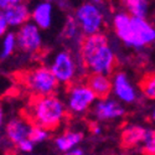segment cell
I'll use <instances>...</instances> for the list:
<instances>
[{
  "label": "cell",
  "instance_id": "28",
  "mask_svg": "<svg viewBox=\"0 0 155 155\" xmlns=\"http://www.w3.org/2000/svg\"><path fill=\"white\" fill-rule=\"evenodd\" d=\"M10 5L9 0H0V10H4Z\"/></svg>",
  "mask_w": 155,
  "mask_h": 155
},
{
  "label": "cell",
  "instance_id": "8",
  "mask_svg": "<svg viewBox=\"0 0 155 155\" xmlns=\"http://www.w3.org/2000/svg\"><path fill=\"white\" fill-rule=\"evenodd\" d=\"M18 48L26 55H34L42 47L41 29L31 20L18 28L16 31Z\"/></svg>",
  "mask_w": 155,
  "mask_h": 155
},
{
  "label": "cell",
  "instance_id": "19",
  "mask_svg": "<svg viewBox=\"0 0 155 155\" xmlns=\"http://www.w3.org/2000/svg\"><path fill=\"white\" fill-rule=\"evenodd\" d=\"M140 92L148 99L155 101V72L147 73L139 83Z\"/></svg>",
  "mask_w": 155,
  "mask_h": 155
},
{
  "label": "cell",
  "instance_id": "17",
  "mask_svg": "<svg viewBox=\"0 0 155 155\" xmlns=\"http://www.w3.org/2000/svg\"><path fill=\"white\" fill-rule=\"evenodd\" d=\"M16 47H18L16 32L8 31L2 38V45H0V61H5L10 56H12Z\"/></svg>",
  "mask_w": 155,
  "mask_h": 155
},
{
  "label": "cell",
  "instance_id": "22",
  "mask_svg": "<svg viewBox=\"0 0 155 155\" xmlns=\"http://www.w3.org/2000/svg\"><path fill=\"white\" fill-rule=\"evenodd\" d=\"M50 132L51 130H48V129H46V128H44L41 125L32 124L31 133H30V139L34 141L35 144L44 143V141H46L50 138Z\"/></svg>",
  "mask_w": 155,
  "mask_h": 155
},
{
  "label": "cell",
  "instance_id": "9",
  "mask_svg": "<svg viewBox=\"0 0 155 155\" xmlns=\"http://www.w3.org/2000/svg\"><path fill=\"white\" fill-rule=\"evenodd\" d=\"M92 115L98 122H107L122 118L125 114V108L123 107L122 102L117 98L113 99L110 97L98 98L91 108Z\"/></svg>",
  "mask_w": 155,
  "mask_h": 155
},
{
  "label": "cell",
  "instance_id": "10",
  "mask_svg": "<svg viewBox=\"0 0 155 155\" xmlns=\"http://www.w3.org/2000/svg\"><path fill=\"white\" fill-rule=\"evenodd\" d=\"M112 83L113 89L112 93L118 101L125 104H133L138 99V91L137 88L130 83V80L125 72L118 71L113 72L112 74Z\"/></svg>",
  "mask_w": 155,
  "mask_h": 155
},
{
  "label": "cell",
  "instance_id": "14",
  "mask_svg": "<svg viewBox=\"0 0 155 155\" xmlns=\"http://www.w3.org/2000/svg\"><path fill=\"white\" fill-rule=\"evenodd\" d=\"M87 84L92 88L97 98H107L110 97L113 83L112 77L104 73H89L87 77Z\"/></svg>",
  "mask_w": 155,
  "mask_h": 155
},
{
  "label": "cell",
  "instance_id": "29",
  "mask_svg": "<svg viewBox=\"0 0 155 155\" xmlns=\"http://www.w3.org/2000/svg\"><path fill=\"white\" fill-rule=\"evenodd\" d=\"M28 0H9V3H10V5L11 4H18V3H26Z\"/></svg>",
  "mask_w": 155,
  "mask_h": 155
},
{
  "label": "cell",
  "instance_id": "18",
  "mask_svg": "<svg viewBox=\"0 0 155 155\" xmlns=\"http://www.w3.org/2000/svg\"><path fill=\"white\" fill-rule=\"evenodd\" d=\"M127 11L133 16L145 18L148 14V0H122Z\"/></svg>",
  "mask_w": 155,
  "mask_h": 155
},
{
  "label": "cell",
  "instance_id": "30",
  "mask_svg": "<svg viewBox=\"0 0 155 155\" xmlns=\"http://www.w3.org/2000/svg\"><path fill=\"white\" fill-rule=\"evenodd\" d=\"M150 117H151V120H154V122H155V106H154V108H153V110H151Z\"/></svg>",
  "mask_w": 155,
  "mask_h": 155
},
{
  "label": "cell",
  "instance_id": "7",
  "mask_svg": "<svg viewBox=\"0 0 155 155\" xmlns=\"http://www.w3.org/2000/svg\"><path fill=\"white\" fill-rule=\"evenodd\" d=\"M84 66L89 73H104L113 74L117 64V57L109 44L101 46L98 50L83 61Z\"/></svg>",
  "mask_w": 155,
  "mask_h": 155
},
{
  "label": "cell",
  "instance_id": "6",
  "mask_svg": "<svg viewBox=\"0 0 155 155\" xmlns=\"http://www.w3.org/2000/svg\"><path fill=\"white\" fill-rule=\"evenodd\" d=\"M74 18L83 35H92L102 31L104 25V14L99 4L86 2L77 8Z\"/></svg>",
  "mask_w": 155,
  "mask_h": 155
},
{
  "label": "cell",
  "instance_id": "2",
  "mask_svg": "<svg viewBox=\"0 0 155 155\" xmlns=\"http://www.w3.org/2000/svg\"><path fill=\"white\" fill-rule=\"evenodd\" d=\"M67 112L66 103L56 94L34 96L29 104L26 117L32 124L41 125L52 132L63 123Z\"/></svg>",
  "mask_w": 155,
  "mask_h": 155
},
{
  "label": "cell",
  "instance_id": "5",
  "mask_svg": "<svg viewBox=\"0 0 155 155\" xmlns=\"http://www.w3.org/2000/svg\"><path fill=\"white\" fill-rule=\"evenodd\" d=\"M81 66H84L81 58H74V56L70 51L62 50L54 56L50 68L56 76L60 84L68 86L74 82L77 74L81 70Z\"/></svg>",
  "mask_w": 155,
  "mask_h": 155
},
{
  "label": "cell",
  "instance_id": "27",
  "mask_svg": "<svg viewBox=\"0 0 155 155\" xmlns=\"http://www.w3.org/2000/svg\"><path fill=\"white\" fill-rule=\"evenodd\" d=\"M3 124H4V112H3V108L0 107V133L3 130Z\"/></svg>",
  "mask_w": 155,
  "mask_h": 155
},
{
  "label": "cell",
  "instance_id": "31",
  "mask_svg": "<svg viewBox=\"0 0 155 155\" xmlns=\"http://www.w3.org/2000/svg\"><path fill=\"white\" fill-rule=\"evenodd\" d=\"M89 2L96 3V4H102V3H103V0H89Z\"/></svg>",
  "mask_w": 155,
  "mask_h": 155
},
{
  "label": "cell",
  "instance_id": "13",
  "mask_svg": "<svg viewBox=\"0 0 155 155\" xmlns=\"http://www.w3.org/2000/svg\"><path fill=\"white\" fill-rule=\"evenodd\" d=\"M10 28H20L21 25L31 20V9L26 3L11 4L3 10Z\"/></svg>",
  "mask_w": 155,
  "mask_h": 155
},
{
  "label": "cell",
  "instance_id": "1",
  "mask_svg": "<svg viewBox=\"0 0 155 155\" xmlns=\"http://www.w3.org/2000/svg\"><path fill=\"white\" fill-rule=\"evenodd\" d=\"M112 22L117 37L128 47L139 50L155 42V28L145 18L119 11L113 16Z\"/></svg>",
  "mask_w": 155,
  "mask_h": 155
},
{
  "label": "cell",
  "instance_id": "32",
  "mask_svg": "<svg viewBox=\"0 0 155 155\" xmlns=\"http://www.w3.org/2000/svg\"><path fill=\"white\" fill-rule=\"evenodd\" d=\"M48 2H52V0H48Z\"/></svg>",
  "mask_w": 155,
  "mask_h": 155
},
{
  "label": "cell",
  "instance_id": "25",
  "mask_svg": "<svg viewBox=\"0 0 155 155\" xmlns=\"http://www.w3.org/2000/svg\"><path fill=\"white\" fill-rule=\"evenodd\" d=\"M68 154H70V155H83V154H84V150H83L82 148H80V147H76V148H73Z\"/></svg>",
  "mask_w": 155,
  "mask_h": 155
},
{
  "label": "cell",
  "instance_id": "20",
  "mask_svg": "<svg viewBox=\"0 0 155 155\" xmlns=\"http://www.w3.org/2000/svg\"><path fill=\"white\" fill-rule=\"evenodd\" d=\"M63 35L66 38H68V40H74V38H77V37H83L84 36L82 34L80 26H78V22H77L76 18H72V16L67 18V21L63 26Z\"/></svg>",
  "mask_w": 155,
  "mask_h": 155
},
{
  "label": "cell",
  "instance_id": "23",
  "mask_svg": "<svg viewBox=\"0 0 155 155\" xmlns=\"http://www.w3.org/2000/svg\"><path fill=\"white\" fill-rule=\"evenodd\" d=\"M34 148H35V143L30 138L20 141V143L16 145V149L21 153H31V151H34Z\"/></svg>",
  "mask_w": 155,
  "mask_h": 155
},
{
  "label": "cell",
  "instance_id": "16",
  "mask_svg": "<svg viewBox=\"0 0 155 155\" xmlns=\"http://www.w3.org/2000/svg\"><path fill=\"white\" fill-rule=\"evenodd\" d=\"M83 140V134L76 130H67L55 138V147L58 151L68 154L73 148L78 147Z\"/></svg>",
  "mask_w": 155,
  "mask_h": 155
},
{
  "label": "cell",
  "instance_id": "4",
  "mask_svg": "<svg viewBox=\"0 0 155 155\" xmlns=\"http://www.w3.org/2000/svg\"><path fill=\"white\" fill-rule=\"evenodd\" d=\"M97 99L98 98L96 93L87 84V82H72L67 87L64 103H66L68 113L73 115H83L88 110H91Z\"/></svg>",
  "mask_w": 155,
  "mask_h": 155
},
{
  "label": "cell",
  "instance_id": "21",
  "mask_svg": "<svg viewBox=\"0 0 155 155\" xmlns=\"http://www.w3.org/2000/svg\"><path fill=\"white\" fill-rule=\"evenodd\" d=\"M141 153L148 155H155V129H147L143 141L139 145Z\"/></svg>",
  "mask_w": 155,
  "mask_h": 155
},
{
  "label": "cell",
  "instance_id": "26",
  "mask_svg": "<svg viewBox=\"0 0 155 155\" xmlns=\"http://www.w3.org/2000/svg\"><path fill=\"white\" fill-rule=\"evenodd\" d=\"M91 130H92V133H93L94 135H99V134L102 133V129H101V127H99V125H97V124L92 125V128H91Z\"/></svg>",
  "mask_w": 155,
  "mask_h": 155
},
{
  "label": "cell",
  "instance_id": "3",
  "mask_svg": "<svg viewBox=\"0 0 155 155\" xmlns=\"http://www.w3.org/2000/svg\"><path fill=\"white\" fill-rule=\"evenodd\" d=\"M22 83L32 96L56 94L60 82L47 66H37L22 74Z\"/></svg>",
  "mask_w": 155,
  "mask_h": 155
},
{
  "label": "cell",
  "instance_id": "24",
  "mask_svg": "<svg viewBox=\"0 0 155 155\" xmlns=\"http://www.w3.org/2000/svg\"><path fill=\"white\" fill-rule=\"evenodd\" d=\"M9 24H8V20L4 15V11L3 10H0V40L3 38V36L8 32L9 30Z\"/></svg>",
  "mask_w": 155,
  "mask_h": 155
},
{
  "label": "cell",
  "instance_id": "15",
  "mask_svg": "<svg viewBox=\"0 0 155 155\" xmlns=\"http://www.w3.org/2000/svg\"><path fill=\"white\" fill-rule=\"evenodd\" d=\"M145 132H147V128L141 125H137V124L127 125L122 132V147L125 149L139 147L141 144V141H143Z\"/></svg>",
  "mask_w": 155,
  "mask_h": 155
},
{
  "label": "cell",
  "instance_id": "11",
  "mask_svg": "<svg viewBox=\"0 0 155 155\" xmlns=\"http://www.w3.org/2000/svg\"><path fill=\"white\" fill-rule=\"evenodd\" d=\"M32 122L28 117H18L10 119L5 125V139L6 141L16 147L20 141L30 138Z\"/></svg>",
  "mask_w": 155,
  "mask_h": 155
},
{
  "label": "cell",
  "instance_id": "12",
  "mask_svg": "<svg viewBox=\"0 0 155 155\" xmlns=\"http://www.w3.org/2000/svg\"><path fill=\"white\" fill-rule=\"evenodd\" d=\"M54 5L48 0H41L31 9V21L35 22L41 30H47L52 25Z\"/></svg>",
  "mask_w": 155,
  "mask_h": 155
}]
</instances>
